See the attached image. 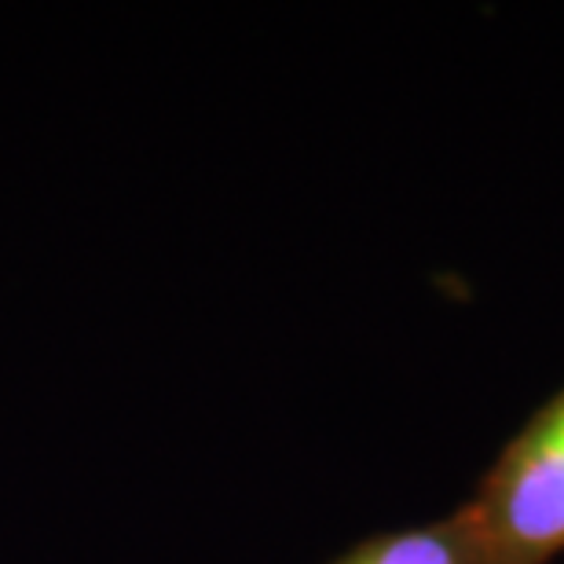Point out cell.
<instances>
[{"mask_svg": "<svg viewBox=\"0 0 564 564\" xmlns=\"http://www.w3.org/2000/svg\"><path fill=\"white\" fill-rule=\"evenodd\" d=\"M462 510L491 564H550L564 554V389L502 447Z\"/></svg>", "mask_w": 564, "mask_h": 564, "instance_id": "cell-1", "label": "cell"}, {"mask_svg": "<svg viewBox=\"0 0 564 564\" xmlns=\"http://www.w3.org/2000/svg\"><path fill=\"white\" fill-rule=\"evenodd\" d=\"M330 564H491L466 510L403 532L370 535Z\"/></svg>", "mask_w": 564, "mask_h": 564, "instance_id": "cell-2", "label": "cell"}]
</instances>
